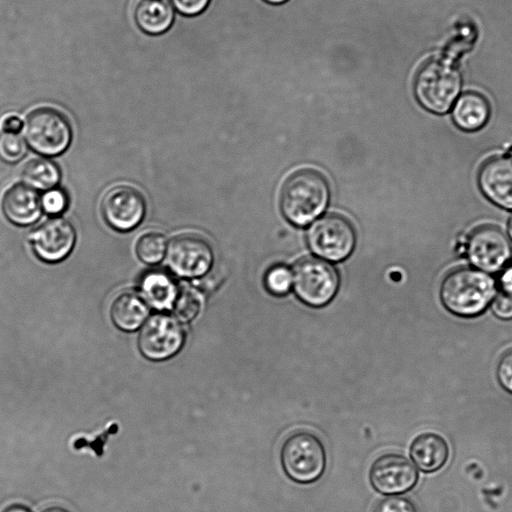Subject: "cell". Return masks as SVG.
Returning a JSON list of instances; mask_svg holds the SVG:
<instances>
[{
    "mask_svg": "<svg viewBox=\"0 0 512 512\" xmlns=\"http://www.w3.org/2000/svg\"><path fill=\"white\" fill-rule=\"evenodd\" d=\"M22 177L26 185L39 190H50L59 183L61 173L58 165L46 158L31 159L25 164Z\"/></svg>",
    "mask_w": 512,
    "mask_h": 512,
    "instance_id": "44dd1931",
    "label": "cell"
},
{
    "mask_svg": "<svg viewBox=\"0 0 512 512\" xmlns=\"http://www.w3.org/2000/svg\"><path fill=\"white\" fill-rule=\"evenodd\" d=\"M179 291L173 277L161 270L147 272L140 281L142 299L158 310L173 308Z\"/></svg>",
    "mask_w": 512,
    "mask_h": 512,
    "instance_id": "2e32d148",
    "label": "cell"
},
{
    "mask_svg": "<svg viewBox=\"0 0 512 512\" xmlns=\"http://www.w3.org/2000/svg\"><path fill=\"white\" fill-rule=\"evenodd\" d=\"M293 285V276L291 271L283 266L276 265L268 270L265 276V286L267 290L276 296L287 294Z\"/></svg>",
    "mask_w": 512,
    "mask_h": 512,
    "instance_id": "cb8c5ba5",
    "label": "cell"
},
{
    "mask_svg": "<svg viewBox=\"0 0 512 512\" xmlns=\"http://www.w3.org/2000/svg\"><path fill=\"white\" fill-rule=\"evenodd\" d=\"M478 183L491 202L512 210V156H495L485 161L479 170Z\"/></svg>",
    "mask_w": 512,
    "mask_h": 512,
    "instance_id": "5bb4252c",
    "label": "cell"
},
{
    "mask_svg": "<svg viewBox=\"0 0 512 512\" xmlns=\"http://www.w3.org/2000/svg\"><path fill=\"white\" fill-rule=\"evenodd\" d=\"M174 7L187 16L198 15L203 12L210 0H171Z\"/></svg>",
    "mask_w": 512,
    "mask_h": 512,
    "instance_id": "f546056e",
    "label": "cell"
},
{
    "mask_svg": "<svg viewBox=\"0 0 512 512\" xmlns=\"http://www.w3.org/2000/svg\"><path fill=\"white\" fill-rule=\"evenodd\" d=\"M499 285L501 291L512 294V264L502 269V274L499 278Z\"/></svg>",
    "mask_w": 512,
    "mask_h": 512,
    "instance_id": "1f68e13d",
    "label": "cell"
},
{
    "mask_svg": "<svg viewBox=\"0 0 512 512\" xmlns=\"http://www.w3.org/2000/svg\"><path fill=\"white\" fill-rule=\"evenodd\" d=\"M27 146L24 139L15 133L0 134V159L7 163H16L26 154Z\"/></svg>",
    "mask_w": 512,
    "mask_h": 512,
    "instance_id": "603a6c76",
    "label": "cell"
},
{
    "mask_svg": "<svg viewBox=\"0 0 512 512\" xmlns=\"http://www.w3.org/2000/svg\"><path fill=\"white\" fill-rule=\"evenodd\" d=\"M30 241L41 260L55 263L71 253L76 242V230L70 221L52 218L32 232Z\"/></svg>",
    "mask_w": 512,
    "mask_h": 512,
    "instance_id": "4fadbf2b",
    "label": "cell"
},
{
    "mask_svg": "<svg viewBox=\"0 0 512 512\" xmlns=\"http://www.w3.org/2000/svg\"><path fill=\"white\" fill-rule=\"evenodd\" d=\"M175 316L182 322H189L196 317L200 310L197 295L189 289L178 293L173 305Z\"/></svg>",
    "mask_w": 512,
    "mask_h": 512,
    "instance_id": "d4e9b609",
    "label": "cell"
},
{
    "mask_svg": "<svg viewBox=\"0 0 512 512\" xmlns=\"http://www.w3.org/2000/svg\"><path fill=\"white\" fill-rule=\"evenodd\" d=\"M410 454L415 464L425 472L440 469L446 462L449 449L445 439L436 433H422L412 442Z\"/></svg>",
    "mask_w": 512,
    "mask_h": 512,
    "instance_id": "ac0fdd59",
    "label": "cell"
},
{
    "mask_svg": "<svg viewBox=\"0 0 512 512\" xmlns=\"http://www.w3.org/2000/svg\"><path fill=\"white\" fill-rule=\"evenodd\" d=\"M497 377L502 387L512 393V349L501 357L497 366Z\"/></svg>",
    "mask_w": 512,
    "mask_h": 512,
    "instance_id": "83f0119b",
    "label": "cell"
},
{
    "mask_svg": "<svg viewBox=\"0 0 512 512\" xmlns=\"http://www.w3.org/2000/svg\"><path fill=\"white\" fill-rule=\"evenodd\" d=\"M489 116L490 106L487 99L473 91L460 95L452 110L454 123L464 131H476L482 128Z\"/></svg>",
    "mask_w": 512,
    "mask_h": 512,
    "instance_id": "e0dca14e",
    "label": "cell"
},
{
    "mask_svg": "<svg viewBox=\"0 0 512 512\" xmlns=\"http://www.w3.org/2000/svg\"><path fill=\"white\" fill-rule=\"evenodd\" d=\"M492 310L501 319H512V294L500 291L493 298Z\"/></svg>",
    "mask_w": 512,
    "mask_h": 512,
    "instance_id": "f1b7e54d",
    "label": "cell"
},
{
    "mask_svg": "<svg viewBox=\"0 0 512 512\" xmlns=\"http://www.w3.org/2000/svg\"><path fill=\"white\" fill-rule=\"evenodd\" d=\"M185 332L181 324L168 315L150 317L142 326L138 346L142 355L153 361L175 355L183 346Z\"/></svg>",
    "mask_w": 512,
    "mask_h": 512,
    "instance_id": "ba28073f",
    "label": "cell"
},
{
    "mask_svg": "<svg viewBox=\"0 0 512 512\" xmlns=\"http://www.w3.org/2000/svg\"><path fill=\"white\" fill-rule=\"evenodd\" d=\"M461 89V75L456 65L445 57L428 61L417 73L414 92L428 111L446 113Z\"/></svg>",
    "mask_w": 512,
    "mask_h": 512,
    "instance_id": "3957f363",
    "label": "cell"
},
{
    "mask_svg": "<svg viewBox=\"0 0 512 512\" xmlns=\"http://www.w3.org/2000/svg\"><path fill=\"white\" fill-rule=\"evenodd\" d=\"M41 512H70V511L61 506H50V507L45 508Z\"/></svg>",
    "mask_w": 512,
    "mask_h": 512,
    "instance_id": "836d02e7",
    "label": "cell"
},
{
    "mask_svg": "<svg viewBox=\"0 0 512 512\" xmlns=\"http://www.w3.org/2000/svg\"><path fill=\"white\" fill-rule=\"evenodd\" d=\"M373 512H417L412 501L405 497L389 496L380 500Z\"/></svg>",
    "mask_w": 512,
    "mask_h": 512,
    "instance_id": "4316f807",
    "label": "cell"
},
{
    "mask_svg": "<svg viewBox=\"0 0 512 512\" xmlns=\"http://www.w3.org/2000/svg\"><path fill=\"white\" fill-rule=\"evenodd\" d=\"M496 282L486 272L474 268H459L442 282L440 297L451 313L472 317L480 314L496 294Z\"/></svg>",
    "mask_w": 512,
    "mask_h": 512,
    "instance_id": "6da1fadb",
    "label": "cell"
},
{
    "mask_svg": "<svg viewBox=\"0 0 512 512\" xmlns=\"http://www.w3.org/2000/svg\"><path fill=\"white\" fill-rule=\"evenodd\" d=\"M138 27L149 35L166 32L174 21V11L167 0H141L134 12Z\"/></svg>",
    "mask_w": 512,
    "mask_h": 512,
    "instance_id": "d6986e66",
    "label": "cell"
},
{
    "mask_svg": "<svg viewBox=\"0 0 512 512\" xmlns=\"http://www.w3.org/2000/svg\"><path fill=\"white\" fill-rule=\"evenodd\" d=\"M263 1H265V2H267V3H270V4H275V5H276V4H282V3H285V2H286V1H288V0H263Z\"/></svg>",
    "mask_w": 512,
    "mask_h": 512,
    "instance_id": "e575fe53",
    "label": "cell"
},
{
    "mask_svg": "<svg viewBox=\"0 0 512 512\" xmlns=\"http://www.w3.org/2000/svg\"><path fill=\"white\" fill-rule=\"evenodd\" d=\"M508 234H509L510 238L512 239V216L508 223Z\"/></svg>",
    "mask_w": 512,
    "mask_h": 512,
    "instance_id": "d590c367",
    "label": "cell"
},
{
    "mask_svg": "<svg viewBox=\"0 0 512 512\" xmlns=\"http://www.w3.org/2000/svg\"><path fill=\"white\" fill-rule=\"evenodd\" d=\"M369 479L373 488L379 493L401 494L416 484L418 472L405 456L398 453H385L371 464Z\"/></svg>",
    "mask_w": 512,
    "mask_h": 512,
    "instance_id": "7c38bea8",
    "label": "cell"
},
{
    "mask_svg": "<svg viewBox=\"0 0 512 512\" xmlns=\"http://www.w3.org/2000/svg\"><path fill=\"white\" fill-rule=\"evenodd\" d=\"M280 461L290 479L301 484L312 483L317 481L325 471L326 449L315 433L298 430L288 435L283 441Z\"/></svg>",
    "mask_w": 512,
    "mask_h": 512,
    "instance_id": "277c9868",
    "label": "cell"
},
{
    "mask_svg": "<svg viewBox=\"0 0 512 512\" xmlns=\"http://www.w3.org/2000/svg\"><path fill=\"white\" fill-rule=\"evenodd\" d=\"M329 198V185L321 173L311 169L299 170L284 183L281 209L292 224L304 226L325 210Z\"/></svg>",
    "mask_w": 512,
    "mask_h": 512,
    "instance_id": "7a4b0ae2",
    "label": "cell"
},
{
    "mask_svg": "<svg viewBox=\"0 0 512 512\" xmlns=\"http://www.w3.org/2000/svg\"><path fill=\"white\" fill-rule=\"evenodd\" d=\"M101 212L105 221L118 231H130L143 220L146 213L144 196L129 185H117L102 198Z\"/></svg>",
    "mask_w": 512,
    "mask_h": 512,
    "instance_id": "8fae6325",
    "label": "cell"
},
{
    "mask_svg": "<svg viewBox=\"0 0 512 512\" xmlns=\"http://www.w3.org/2000/svg\"><path fill=\"white\" fill-rule=\"evenodd\" d=\"M167 262L171 270L181 277H200L213 263V250L202 236L192 233L181 234L170 241L167 247Z\"/></svg>",
    "mask_w": 512,
    "mask_h": 512,
    "instance_id": "9c48e42d",
    "label": "cell"
},
{
    "mask_svg": "<svg viewBox=\"0 0 512 512\" xmlns=\"http://www.w3.org/2000/svg\"><path fill=\"white\" fill-rule=\"evenodd\" d=\"M148 314V308L141 296L123 292L112 302L110 315L113 323L123 331L139 328Z\"/></svg>",
    "mask_w": 512,
    "mask_h": 512,
    "instance_id": "ffe728a7",
    "label": "cell"
},
{
    "mask_svg": "<svg viewBox=\"0 0 512 512\" xmlns=\"http://www.w3.org/2000/svg\"><path fill=\"white\" fill-rule=\"evenodd\" d=\"M293 286L297 297L311 307L328 304L339 287L336 269L317 258H304L294 266Z\"/></svg>",
    "mask_w": 512,
    "mask_h": 512,
    "instance_id": "8992f818",
    "label": "cell"
},
{
    "mask_svg": "<svg viewBox=\"0 0 512 512\" xmlns=\"http://www.w3.org/2000/svg\"><path fill=\"white\" fill-rule=\"evenodd\" d=\"M166 238L159 232H147L138 238L135 246L137 257L146 264L160 262L166 252Z\"/></svg>",
    "mask_w": 512,
    "mask_h": 512,
    "instance_id": "7402d4cb",
    "label": "cell"
},
{
    "mask_svg": "<svg viewBox=\"0 0 512 512\" xmlns=\"http://www.w3.org/2000/svg\"><path fill=\"white\" fill-rule=\"evenodd\" d=\"M1 127L3 132L18 134L23 127V122L16 115H9L4 118Z\"/></svg>",
    "mask_w": 512,
    "mask_h": 512,
    "instance_id": "4dcf8cb0",
    "label": "cell"
},
{
    "mask_svg": "<svg viewBox=\"0 0 512 512\" xmlns=\"http://www.w3.org/2000/svg\"><path fill=\"white\" fill-rule=\"evenodd\" d=\"M2 512H32L28 507L21 504H13L5 508Z\"/></svg>",
    "mask_w": 512,
    "mask_h": 512,
    "instance_id": "d6a6232c",
    "label": "cell"
},
{
    "mask_svg": "<svg viewBox=\"0 0 512 512\" xmlns=\"http://www.w3.org/2000/svg\"><path fill=\"white\" fill-rule=\"evenodd\" d=\"M2 209L9 221L19 226H26L34 223L40 217L41 198L28 185L15 184L5 192Z\"/></svg>",
    "mask_w": 512,
    "mask_h": 512,
    "instance_id": "9a60e30c",
    "label": "cell"
},
{
    "mask_svg": "<svg viewBox=\"0 0 512 512\" xmlns=\"http://www.w3.org/2000/svg\"><path fill=\"white\" fill-rule=\"evenodd\" d=\"M467 255L479 270L495 273L506 267L511 258V245L505 234L495 226L475 229L467 241Z\"/></svg>",
    "mask_w": 512,
    "mask_h": 512,
    "instance_id": "30bf717a",
    "label": "cell"
},
{
    "mask_svg": "<svg viewBox=\"0 0 512 512\" xmlns=\"http://www.w3.org/2000/svg\"><path fill=\"white\" fill-rule=\"evenodd\" d=\"M25 136L29 146L46 156L63 153L72 140L68 118L60 111L43 107L33 110L25 123Z\"/></svg>",
    "mask_w": 512,
    "mask_h": 512,
    "instance_id": "5b68a950",
    "label": "cell"
},
{
    "mask_svg": "<svg viewBox=\"0 0 512 512\" xmlns=\"http://www.w3.org/2000/svg\"><path fill=\"white\" fill-rule=\"evenodd\" d=\"M307 239L309 247L318 256L330 261H341L354 249L356 233L347 219L329 214L310 227Z\"/></svg>",
    "mask_w": 512,
    "mask_h": 512,
    "instance_id": "52a82bcc",
    "label": "cell"
},
{
    "mask_svg": "<svg viewBox=\"0 0 512 512\" xmlns=\"http://www.w3.org/2000/svg\"><path fill=\"white\" fill-rule=\"evenodd\" d=\"M42 209L51 215H58L68 207V196L62 189L53 188L41 198Z\"/></svg>",
    "mask_w": 512,
    "mask_h": 512,
    "instance_id": "484cf974",
    "label": "cell"
}]
</instances>
